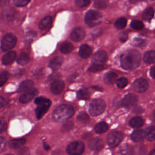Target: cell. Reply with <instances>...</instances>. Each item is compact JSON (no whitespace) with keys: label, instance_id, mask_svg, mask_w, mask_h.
Returning <instances> with one entry per match:
<instances>
[{"label":"cell","instance_id":"6da1fadb","mask_svg":"<svg viewBox=\"0 0 155 155\" xmlns=\"http://www.w3.org/2000/svg\"><path fill=\"white\" fill-rule=\"evenodd\" d=\"M120 65L124 69L133 70L137 68L140 62V54L136 50H128L120 56Z\"/></svg>","mask_w":155,"mask_h":155},{"label":"cell","instance_id":"7a4b0ae2","mask_svg":"<svg viewBox=\"0 0 155 155\" xmlns=\"http://www.w3.org/2000/svg\"><path fill=\"white\" fill-rule=\"evenodd\" d=\"M74 112L72 106L62 104L58 107L53 111L52 117L54 121L61 122L69 119L73 115Z\"/></svg>","mask_w":155,"mask_h":155},{"label":"cell","instance_id":"3957f363","mask_svg":"<svg viewBox=\"0 0 155 155\" xmlns=\"http://www.w3.org/2000/svg\"><path fill=\"white\" fill-rule=\"evenodd\" d=\"M106 108V104L104 100L96 99L91 102L89 107V111L91 115L93 116H98L102 114Z\"/></svg>","mask_w":155,"mask_h":155},{"label":"cell","instance_id":"277c9868","mask_svg":"<svg viewBox=\"0 0 155 155\" xmlns=\"http://www.w3.org/2000/svg\"><path fill=\"white\" fill-rule=\"evenodd\" d=\"M102 15L98 12L93 10L88 11L85 16V22L89 27H94L102 21Z\"/></svg>","mask_w":155,"mask_h":155},{"label":"cell","instance_id":"5b68a950","mask_svg":"<svg viewBox=\"0 0 155 155\" xmlns=\"http://www.w3.org/2000/svg\"><path fill=\"white\" fill-rule=\"evenodd\" d=\"M16 41L17 38L12 33H7L5 35L1 41V50L3 51H6L10 50L15 45Z\"/></svg>","mask_w":155,"mask_h":155},{"label":"cell","instance_id":"8992f818","mask_svg":"<svg viewBox=\"0 0 155 155\" xmlns=\"http://www.w3.org/2000/svg\"><path fill=\"white\" fill-rule=\"evenodd\" d=\"M123 134L120 131H113L109 133L107 137V142L111 147H116L122 140Z\"/></svg>","mask_w":155,"mask_h":155},{"label":"cell","instance_id":"52a82bcc","mask_svg":"<svg viewBox=\"0 0 155 155\" xmlns=\"http://www.w3.org/2000/svg\"><path fill=\"white\" fill-rule=\"evenodd\" d=\"M84 144L80 141H75L70 143L67 148V152L71 155H79L84 151Z\"/></svg>","mask_w":155,"mask_h":155},{"label":"cell","instance_id":"ba28073f","mask_svg":"<svg viewBox=\"0 0 155 155\" xmlns=\"http://www.w3.org/2000/svg\"><path fill=\"white\" fill-rule=\"evenodd\" d=\"M138 101V97L134 94H128L125 95L120 101V105L125 108H130L134 107Z\"/></svg>","mask_w":155,"mask_h":155},{"label":"cell","instance_id":"9c48e42d","mask_svg":"<svg viewBox=\"0 0 155 155\" xmlns=\"http://www.w3.org/2000/svg\"><path fill=\"white\" fill-rule=\"evenodd\" d=\"M51 105L50 100L45 99L43 101L38 104V107L36 109V116L38 119H40L45 114Z\"/></svg>","mask_w":155,"mask_h":155},{"label":"cell","instance_id":"30bf717a","mask_svg":"<svg viewBox=\"0 0 155 155\" xmlns=\"http://www.w3.org/2000/svg\"><path fill=\"white\" fill-rule=\"evenodd\" d=\"M133 87L136 91L142 93L147 90L148 87V83L145 79L139 78L133 82Z\"/></svg>","mask_w":155,"mask_h":155},{"label":"cell","instance_id":"8fae6325","mask_svg":"<svg viewBox=\"0 0 155 155\" xmlns=\"http://www.w3.org/2000/svg\"><path fill=\"white\" fill-rule=\"evenodd\" d=\"M38 90L35 88H32L22 94L19 98V101L21 103H27L31 101L33 97H35L38 94Z\"/></svg>","mask_w":155,"mask_h":155},{"label":"cell","instance_id":"7c38bea8","mask_svg":"<svg viewBox=\"0 0 155 155\" xmlns=\"http://www.w3.org/2000/svg\"><path fill=\"white\" fill-rule=\"evenodd\" d=\"M85 36V30L81 27L75 28L71 32L70 37L71 39L75 42H78L84 39Z\"/></svg>","mask_w":155,"mask_h":155},{"label":"cell","instance_id":"4fadbf2b","mask_svg":"<svg viewBox=\"0 0 155 155\" xmlns=\"http://www.w3.org/2000/svg\"><path fill=\"white\" fill-rule=\"evenodd\" d=\"M65 87L64 82L62 81L61 80H56L53 81L50 87V90L52 92V93L54 94H60L62 90H64Z\"/></svg>","mask_w":155,"mask_h":155},{"label":"cell","instance_id":"5bb4252c","mask_svg":"<svg viewBox=\"0 0 155 155\" xmlns=\"http://www.w3.org/2000/svg\"><path fill=\"white\" fill-rule=\"evenodd\" d=\"M88 147L91 150L97 151L101 150L103 148L104 143L101 139L93 138L89 140Z\"/></svg>","mask_w":155,"mask_h":155},{"label":"cell","instance_id":"9a60e30c","mask_svg":"<svg viewBox=\"0 0 155 155\" xmlns=\"http://www.w3.org/2000/svg\"><path fill=\"white\" fill-rule=\"evenodd\" d=\"M107 55L105 51H99L96 52L93 56L92 60L94 63L102 64L105 62L107 60Z\"/></svg>","mask_w":155,"mask_h":155},{"label":"cell","instance_id":"2e32d148","mask_svg":"<svg viewBox=\"0 0 155 155\" xmlns=\"http://www.w3.org/2000/svg\"><path fill=\"white\" fill-rule=\"evenodd\" d=\"M92 53V49L91 48L87 45V44H84L82 45L79 50V55L84 59H87L91 55Z\"/></svg>","mask_w":155,"mask_h":155},{"label":"cell","instance_id":"e0dca14e","mask_svg":"<svg viewBox=\"0 0 155 155\" xmlns=\"http://www.w3.org/2000/svg\"><path fill=\"white\" fill-rule=\"evenodd\" d=\"M34 86V82L31 81V80H25L24 81H22L19 86V88L18 89V91L19 93H21V92H25L31 88H32Z\"/></svg>","mask_w":155,"mask_h":155},{"label":"cell","instance_id":"ac0fdd59","mask_svg":"<svg viewBox=\"0 0 155 155\" xmlns=\"http://www.w3.org/2000/svg\"><path fill=\"white\" fill-rule=\"evenodd\" d=\"M131 139L134 142H141L144 139L145 132L143 130L137 129L131 135Z\"/></svg>","mask_w":155,"mask_h":155},{"label":"cell","instance_id":"d6986e66","mask_svg":"<svg viewBox=\"0 0 155 155\" xmlns=\"http://www.w3.org/2000/svg\"><path fill=\"white\" fill-rule=\"evenodd\" d=\"M16 15V11L13 8H8L5 9L2 12L4 19L7 21H12L14 19Z\"/></svg>","mask_w":155,"mask_h":155},{"label":"cell","instance_id":"ffe728a7","mask_svg":"<svg viewBox=\"0 0 155 155\" xmlns=\"http://www.w3.org/2000/svg\"><path fill=\"white\" fill-rule=\"evenodd\" d=\"M63 59L61 56H57L51 59L49 62V67L53 70H57L61 66Z\"/></svg>","mask_w":155,"mask_h":155},{"label":"cell","instance_id":"44dd1931","mask_svg":"<svg viewBox=\"0 0 155 155\" xmlns=\"http://www.w3.org/2000/svg\"><path fill=\"white\" fill-rule=\"evenodd\" d=\"M16 54L15 51H9L2 57V62L4 65L9 64L14 61V59L16 58Z\"/></svg>","mask_w":155,"mask_h":155},{"label":"cell","instance_id":"7402d4cb","mask_svg":"<svg viewBox=\"0 0 155 155\" xmlns=\"http://www.w3.org/2000/svg\"><path fill=\"white\" fill-rule=\"evenodd\" d=\"M145 137L148 140L152 141L155 139V127L154 126H150L145 128Z\"/></svg>","mask_w":155,"mask_h":155},{"label":"cell","instance_id":"603a6c76","mask_svg":"<svg viewBox=\"0 0 155 155\" xmlns=\"http://www.w3.org/2000/svg\"><path fill=\"white\" fill-rule=\"evenodd\" d=\"M130 125L134 128H137L142 127L143 124V120L140 117H134L130 119L129 122Z\"/></svg>","mask_w":155,"mask_h":155},{"label":"cell","instance_id":"cb8c5ba5","mask_svg":"<svg viewBox=\"0 0 155 155\" xmlns=\"http://www.w3.org/2000/svg\"><path fill=\"white\" fill-rule=\"evenodd\" d=\"M143 60L147 64L155 63V51L150 50L145 53Z\"/></svg>","mask_w":155,"mask_h":155},{"label":"cell","instance_id":"d4e9b609","mask_svg":"<svg viewBox=\"0 0 155 155\" xmlns=\"http://www.w3.org/2000/svg\"><path fill=\"white\" fill-rule=\"evenodd\" d=\"M52 23V18L51 16H46L43 18L39 22V27L41 30H44L49 27Z\"/></svg>","mask_w":155,"mask_h":155},{"label":"cell","instance_id":"484cf974","mask_svg":"<svg viewBox=\"0 0 155 155\" xmlns=\"http://www.w3.org/2000/svg\"><path fill=\"white\" fill-rule=\"evenodd\" d=\"M73 49V45L69 42H64L60 45V51L64 54L70 53Z\"/></svg>","mask_w":155,"mask_h":155},{"label":"cell","instance_id":"4316f807","mask_svg":"<svg viewBox=\"0 0 155 155\" xmlns=\"http://www.w3.org/2000/svg\"><path fill=\"white\" fill-rule=\"evenodd\" d=\"M117 75L112 71H109L104 76V81L107 84H112L116 80Z\"/></svg>","mask_w":155,"mask_h":155},{"label":"cell","instance_id":"83f0119b","mask_svg":"<svg viewBox=\"0 0 155 155\" xmlns=\"http://www.w3.org/2000/svg\"><path fill=\"white\" fill-rule=\"evenodd\" d=\"M25 143V139L23 138H20V139H15L10 140L8 145L10 148H17L23 145Z\"/></svg>","mask_w":155,"mask_h":155},{"label":"cell","instance_id":"f1b7e54d","mask_svg":"<svg viewBox=\"0 0 155 155\" xmlns=\"http://www.w3.org/2000/svg\"><path fill=\"white\" fill-rule=\"evenodd\" d=\"M90 96V93L86 88H82L77 92V97L79 99H87Z\"/></svg>","mask_w":155,"mask_h":155},{"label":"cell","instance_id":"f546056e","mask_svg":"<svg viewBox=\"0 0 155 155\" xmlns=\"http://www.w3.org/2000/svg\"><path fill=\"white\" fill-rule=\"evenodd\" d=\"M108 128V125L104 122H101L97 124L94 127V130L96 132L99 134L105 133V131H107Z\"/></svg>","mask_w":155,"mask_h":155},{"label":"cell","instance_id":"4dcf8cb0","mask_svg":"<svg viewBox=\"0 0 155 155\" xmlns=\"http://www.w3.org/2000/svg\"><path fill=\"white\" fill-rule=\"evenodd\" d=\"M154 10H153V8L151 7L147 8L142 14V18L145 21H149L153 18V17L154 16Z\"/></svg>","mask_w":155,"mask_h":155},{"label":"cell","instance_id":"1f68e13d","mask_svg":"<svg viewBox=\"0 0 155 155\" xmlns=\"http://www.w3.org/2000/svg\"><path fill=\"white\" fill-rule=\"evenodd\" d=\"M77 119L78 120L79 122L85 125L88 124L90 121V119L88 114L84 111H81L78 114Z\"/></svg>","mask_w":155,"mask_h":155},{"label":"cell","instance_id":"d6a6232c","mask_svg":"<svg viewBox=\"0 0 155 155\" xmlns=\"http://www.w3.org/2000/svg\"><path fill=\"white\" fill-rule=\"evenodd\" d=\"M29 56L25 53H21L17 58V62L22 65H24L28 63L29 61Z\"/></svg>","mask_w":155,"mask_h":155},{"label":"cell","instance_id":"836d02e7","mask_svg":"<svg viewBox=\"0 0 155 155\" xmlns=\"http://www.w3.org/2000/svg\"><path fill=\"white\" fill-rule=\"evenodd\" d=\"M108 4V0H94V6L98 9H105Z\"/></svg>","mask_w":155,"mask_h":155},{"label":"cell","instance_id":"e575fe53","mask_svg":"<svg viewBox=\"0 0 155 155\" xmlns=\"http://www.w3.org/2000/svg\"><path fill=\"white\" fill-rule=\"evenodd\" d=\"M126 25H127V19L124 17L118 18L114 23V26L117 29H122L126 26Z\"/></svg>","mask_w":155,"mask_h":155},{"label":"cell","instance_id":"d590c367","mask_svg":"<svg viewBox=\"0 0 155 155\" xmlns=\"http://www.w3.org/2000/svg\"><path fill=\"white\" fill-rule=\"evenodd\" d=\"M131 27L136 30H141L143 27V24L139 20H133L131 22Z\"/></svg>","mask_w":155,"mask_h":155},{"label":"cell","instance_id":"8d00e7d4","mask_svg":"<svg viewBox=\"0 0 155 155\" xmlns=\"http://www.w3.org/2000/svg\"><path fill=\"white\" fill-rule=\"evenodd\" d=\"M9 77V73L7 71H4L0 73V87L4 85Z\"/></svg>","mask_w":155,"mask_h":155},{"label":"cell","instance_id":"74e56055","mask_svg":"<svg viewBox=\"0 0 155 155\" xmlns=\"http://www.w3.org/2000/svg\"><path fill=\"white\" fill-rule=\"evenodd\" d=\"M104 67V65H102V64L94 63L88 68V70L91 72H96V71H99L103 70Z\"/></svg>","mask_w":155,"mask_h":155},{"label":"cell","instance_id":"f35d334b","mask_svg":"<svg viewBox=\"0 0 155 155\" xmlns=\"http://www.w3.org/2000/svg\"><path fill=\"white\" fill-rule=\"evenodd\" d=\"M73 127V123L71 121H67L66 122L61 128V131L63 133L68 132L70 131Z\"/></svg>","mask_w":155,"mask_h":155},{"label":"cell","instance_id":"ab89813d","mask_svg":"<svg viewBox=\"0 0 155 155\" xmlns=\"http://www.w3.org/2000/svg\"><path fill=\"white\" fill-rule=\"evenodd\" d=\"M116 85L119 88H122L124 87H125L127 84H128V80L124 78V77H122L119 79H118L116 82Z\"/></svg>","mask_w":155,"mask_h":155},{"label":"cell","instance_id":"60d3db41","mask_svg":"<svg viewBox=\"0 0 155 155\" xmlns=\"http://www.w3.org/2000/svg\"><path fill=\"white\" fill-rule=\"evenodd\" d=\"M91 0H75L76 4L79 7H84L87 6Z\"/></svg>","mask_w":155,"mask_h":155},{"label":"cell","instance_id":"b9f144b4","mask_svg":"<svg viewBox=\"0 0 155 155\" xmlns=\"http://www.w3.org/2000/svg\"><path fill=\"white\" fill-rule=\"evenodd\" d=\"M30 0H13L15 4L18 7H23L26 5Z\"/></svg>","mask_w":155,"mask_h":155},{"label":"cell","instance_id":"7bdbcfd3","mask_svg":"<svg viewBox=\"0 0 155 155\" xmlns=\"http://www.w3.org/2000/svg\"><path fill=\"white\" fill-rule=\"evenodd\" d=\"M133 43L134 45L139 47H142L145 45V40L141 39V38H134L133 40Z\"/></svg>","mask_w":155,"mask_h":155},{"label":"cell","instance_id":"ee69618b","mask_svg":"<svg viewBox=\"0 0 155 155\" xmlns=\"http://www.w3.org/2000/svg\"><path fill=\"white\" fill-rule=\"evenodd\" d=\"M61 76V74L59 73H53L48 76L47 79V82H53L54 81L58 80Z\"/></svg>","mask_w":155,"mask_h":155},{"label":"cell","instance_id":"f6af8a7d","mask_svg":"<svg viewBox=\"0 0 155 155\" xmlns=\"http://www.w3.org/2000/svg\"><path fill=\"white\" fill-rule=\"evenodd\" d=\"M128 38V35L126 31H122L119 33V38L120 41L122 42H125Z\"/></svg>","mask_w":155,"mask_h":155},{"label":"cell","instance_id":"bcb514c9","mask_svg":"<svg viewBox=\"0 0 155 155\" xmlns=\"http://www.w3.org/2000/svg\"><path fill=\"white\" fill-rule=\"evenodd\" d=\"M36 35V33L34 31H29L26 33V39H32Z\"/></svg>","mask_w":155,"mask_h":155},{"label":"cell","instance_id":"7dc6e473","mask_svg":"<svg viewBox=\"0 0 155 155\" xmlns=\"http://www.w3.org/2000/svg\"><path fill=\"white\" fill-rule=\"evenodd\" d=\"M6 144V140L4 137H0V152H1Z\"/></svg>","mask_w":155,"mask_h":155},{"label":"cell","instance_id":"c3c4849f","mask_svg":"<svg viewBox=\"0 0 155 155\" xmlns=\"http://www.w3.org/2000/svg\"><path fill=\"white\" fill-rule=\"evenodd\" d=\"M17 153L18 154H29V150H28V148H21L19 149Z\"/></svg>","mask_w":155,"mask_h":155},{"label":"cell","instance_id":"681fc988","mask_svg":"<svg viewBox=\"0 0 155 155\" xmlns=\"http://www.w3.org/2000/svg\"><path fill=\"white\" fill-rule=\"evenodd\" d=\"M7 128V124L4 120H0V133L3 132Z\"/></svg>","mask_w":155,"mask_h":155},{"label":"cell","instance_id":"f907efd6","mask_svg":"<svg viewBox=\"0 0 155 155\" xmlns=\"http://www.w3.org/2000/svg\"><path fill=\"white\" fill-rule=\"evenodd\" d=\"M45 98L44 97H42V96H41V97H36L35 99V103L36 104H39L40 102H41L42 101H43Z\"/></svg>","mask_w":155,"mask_h":155},{"label":"cell","instance_id":"816d5d0a","mask_svg":"<svg viewBox=\"0 0 155 155\" xmlns=\"http://www.w3.org/2000/svg\"><path fill=\"white\" fill-rule=\"evenodd\" d=\"M143 111V109L141 107H135L134 110V112L136 113H141Z\"/></svg>","mask_w":155,"mask_h":155},{"label":"cell","instance_id":"f5cc1de1","mask_svg":"<svg viewBox=\"0 0 155 155\" xmlns=\"http://www.w3.org/2000/svg\"><path fill=\"white\" fill-rule=\"evenodd\" d=\"M150 75L153 78L155 79V65L151 67L150 70Z\"/></svg>","mask_w":155,"mask_h":155},{"label":"cell","instance_id":"db71d44e","mask_svg":"<svg viewBox=\"0 0 155 155\" xmlns=\"http://www.w3.org/2000/svg\"><path fill=\"white\" fill-rule=\"evenodd\" d=\"M9 2V0H0V5L4 6Z\"/></svg>","mask_w":155,"mask_h":155},{"label":"cell","instance_id":"11a10c76","mask_svg":"<svg viewBox=\"0 0 155 155\" xmlns=\"http://www.w3.org/2000/svg\"><path fill=\"white\" fill-rule=\"evenodd\" d=\"M4 102H5V100L4 97L2 96H0V108H1L4 105Z\"/></svg>","mask_w":155,"mask_h":155},{"label":"cell","instance_id":"9f6ffc18","mask_svg":"<svg viewBox=\"0 0 155 155\" xmlns=\"http://www.w3.org/2000/svg\"><path fill=\"white\" fill-rule=\"evenodd\" d=\"M43 145H44V148L45 150H47V151H48L50 148V146L48 145H47L46 143H43Z\"/></svg>","mask_w":155,"mask_h":155},{"label":"cell","instance_id":"6f0895ef","mask_svg":"<svg viewBox=\"0 0 155 155\" xmlns=\"http://www.w3.org/2000/svg\"><path fill=\"white\" fill-rule=\"evenodd\" d=\"M144 1V0H129V1H130L131 3H133V4L137 3V2H140V1Z\"/></svg>","mask_w":155,"mask_h":155},{"label":"cell","instance_id":"680465c9","mask_svg":"<svg viewBox=\"0 0 155 155\" xmlns=\"http://www.w3.org/2000/svg\"><path fill=\"white\" fill-rule=\"evenodd\" d=\"M94 89H96L97 90H99V91H102V88H101V87H92Z\"/></svg>","mask_w":155,"mask_h":155},{"label":"cell","instance_id":"91938a15","mask_svg":"<svg viewBox=\"0 0 155 155\" xmlns=\"http://www.w3.org/2000/svg\"><path fill=\"white\" fill-rule=\"evenodd\" d=\"M150 154H151V155H155V149H154V150H153L150 153Z\"/></svg>","mask_w":155,"mask_h":155},{"label":"cell","instance_id":"94428289","mask_svg":"<svg viewBox=\"0 0 155 155\" xmlns=\"http://www.w3.org/2000/svg\"><path fill=\"white\" fill-rule=\"evenodd\" d=\"M153 117H154V119L155 120V110H154V111L153 113Z\"/></svg>","mask_w":155,"mask_h":155}]
</instances>
